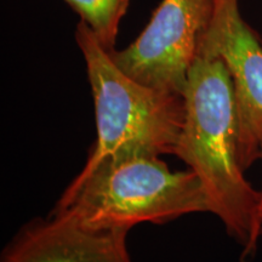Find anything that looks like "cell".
<instances>
[{
	"mask_svg": "<svg viewBox=\"0 0 262 262\" xmlns=\"http://www.w3.org/2000/svg\"><path fill=\"white\" fill-rule=\"evenodd\" d=\"M182 96L185 119L175 156L202 182L210 212L242 247V262H250L261 239L260 191L239 164L237 106L224 61L199 49Z\"/></svg>",
	"mask_w": 262,
	"mask_h": 262,
	"instance_id": "6da1fadb",
	"label": "cell"
},
{
	"mask_svg": "<svg viewBox=\"0 0 262 262\" xmlns=\"http://www.w3.org/2000/svg\"><path fill=\"white\" fill-rule=\"evenodd\" d=\"M75 40L86 66L97 129L75 178L110 160L175 155L185 119L182 95L147 86L124 73L83 21L75 28Z\"/></svg>",
	"mask_w": 262,
	"mask_h": 262,
	"instance_id": "7a4b0ae2",
	"label": "cell"
},
{
	"mask_svg": "<svg viewBox=\"0 0 262 262\" xmlns=\"http://www.w3.org/2000/svg\"><path fill=\"white\" fill-rule=\"evenodd\" d=\"M194 212H210L202 182L192 170L171 171L160 157L104 162L74 178L51 214H62L91 231L164 225Z\"/></svg>",
	"mask_w": 262,
	"mask_h": 262,
	"instance_id": "3957f363",
	"label": "cell"
},
{
	"mask_svg": "<svg viewBox=\"0 0 262 262\" xmlns=\"http://www.w3.org/2000/svg\"><path fill=\"white\" fill-rule=\"evenodd\" d=\"M215 0H162L148 25L124 50L111 52L118 67L141 84L182 95Z\"/></svg>",
	"mask_w": 262,
	"mask_h": 262,
	"instance_id": "277c9868",
	"label": "cell"
},
{
	"mask_svg": "<svg viewBox=\"0 0 262 262\" xmlns=\"http://www.w3.org/2000/svg\"><path fill=\"white\" fill-rule=\"evenodd\" d=\"M220 57L233 83L238 118V158L248 170L261 159L262 40L239 11V0H215L199 44Z\"/></svg>",
	"mask_w": 262,
	"mask_h": 262,
	"instance_id": "5b68a950",
	"label": "cell"
},
{
	"mask_svg": "<svg viewBox=\"0 0 262 262\" xmlns=\"http://www.w3.org/2000/svg\"><path fill=\"white\" fill-rule=\"evenodd\" d=\"M127 229L91 231L62 214L25 225L6 245L0 262H133Z\"/></svg>",
	"mask_w": 262,
	"mask_h": 262,
	"instance_id": "8992f818",
	"label": "cell"
},
{
	"mask_svg": "<svg viewBox=\"0 0 262 262\" xmlns=\"http://www.w3.org/2000/svg\"><path fill=\"white\" fill-rule=\"evenodd\" d=\"M108 51L116 49L120 22L130 0H64Z\"/></svg>",
	"mask_w": 262,
	"mask_h": 262,
	"instance_id": "52a82bcc",
	"label": "cell"
},
{
	"mask_svg": "<svg viewBox=\"0 0 262 262\" xmlns=\"http://www.w3.org/2000/svg\"><path fill=\"white\" fill-rule=\"evenodd\" d=\"M261 159H262V143H261ZM258 224L262 227V187L260 189V205H258Z\"/></svg>",
	"mask_w": 262,
	"mask_h": 262,
	"instance_id": "ba28073f",
	"label": "cell"
},
{
	"mask_svg": "<svg viewBox=\"0 0 262 262\" xmlns=\"http://www.w3.org/2000/svg\"><path fill=\"white\" fill-rule=\"evenodd\" d=\"M261 239H262V227H261Z\"/></svg>",
	"mask_w": 262,
	"mask_h": 262,
	"instance_id": "9c48e42d",
	"label": "cell"
}]
</instances>
